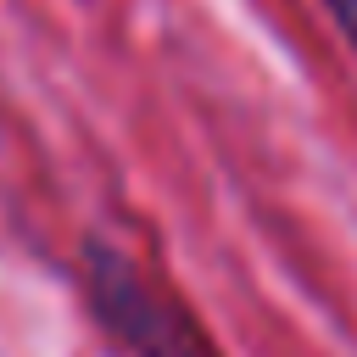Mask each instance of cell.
<instances>
[{
  "label": "cell",
  "mask_w": 357,
  "mask_h": 357,
  "mask_svg": "<svg viewBox=\"0 0 357 357\" xmlns=\"http://www.w3.org/2000/svg\"><path fill=\"white\" fill-rule=\"evenodd\" d=\"M324 11H329V22H335V33L346 39V50L357 56V0H318Z\"/></svg>",
  "instance_id": "2"
},
{
  "label": "cell",
  "mask_w": 357,
  "mask_h": 357,
  "mask_svg": "<svg viewBox=\"0 0 357 357\" xmlns=\"http://www.w3.org/2000/svg\"><path fill=\"white\" fill-rule=\"evenodd\" d=\"M84 307L123 357H223L201 318L117 240L89 234L78 251Z\"/></svg>",
  "instance_id": "1"
}]
</instances>
